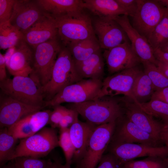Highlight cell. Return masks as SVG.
<instances>
[{"instance_id": "1f68e13d", "label": "cell", "mask_w": 168, "mask_h": 168, "mask_svg": "<svg viewBox=\"0 0 168 168\" xmlns=\"http://www.w3.org/2000/svg\"><path fill=\"white\" fill-rule=\"evenodd\" d=\"M144 72L152 81L155 91L168 87V78L164 75L157 67L149 62H142Z\"/></svg>"}, {"instance_id": "4316f807", "label": "cell", "mask_w": 168, "mask_h": 168, "mask_svg": "<svg viewBox=\"0 0 168 168\" xmlns=\"http://www.w3.org/2000/svg\"><path fill=\"white\" fill-rule=\"evenodd\" d=\"M155 91L154 85L148 75L141 71L133 84L132 93L137 104L147 102Z\"/></svg>"}, {"instance_id": "816d5d0a", "label": "cell", "mask_w": 168, "mask_h": 168, "mask_svg": "<svg viewBox=\"0 0 168 168\" xmlns=\"http://www.w3.org/2000/svg\"><path fill=\"white\" fill-rule=\"evenodd\" d=\"M50 168H58L57 163L55 161L53 162L52 166Z\"/></svg>"}, {"instance_id": "5bb4252c", "label": "cell", "mask_w": 168, "mask_h": 168, "mask_svg": "<svg viewBox=\"0 0 168 168\" xmlns=\"http://www.w3.org/2000/svg\"><path fill=\"white\" fill-rule=\"evenodd\" d=\"M110 152L124 164L134 158L145 156L163 159L168 156V148L166 146L153 147L142 144L114 142Z\"/></svg>"}, {"instance_id": "836d02e7", "label": "cell", "mask_w": 168, "mask_h": 168, "mask_svg": "<svg viewBox=\"0 0 168 168\" xmlns=\"http://www.w3.org/2000/svg\"><path fill=\"white\" fill-rule=\"evenodd\" d=\"M13 160L16 168H50L53 162L50 159L24 156L16 157Z\"/></svg>"}, {"instance_id": "8992f818", "label": "cell", "mask_w": 168, "mask_h": 168, "mask_svg": "<svg viewBox=\"0 0 168 168\" xmlns=\"http://www.w3.org/2000/svg\"><path fill=\"white\" fill-rule=\"evenodd\" d=\"M58 142L56 129L45 127L32 136L20 139L12 160L22 156L43 157L59 146Z\"/></svg>"}, {"instance_id": "d4e9b609", "label": "cell", "mask_w": 168, "mask_h": 168, "mask_svg": "<svg viewBox=\"0 0 168 168\" xmlns=\"http://www.w3.org/2000/svg\"><path fill=\"white\" fill-rule=\"evenodd\" d=\"M103 58L100 49L86 59L75 63L78 74L82 79L102 80L104 72Z\"/></svg>"}, {"instance_id": "603a6c76", "label": "cell", "mask_w": 168, "mask_h": 168, "mask_svg": "<svg viewBox=\"0 0 168 168\" xmlns=\"http://www.w3.org/2000/svg\"><path fill=\"white\" fill-rule=\"evenodd\" d=\"M43 11L54 19L84 10L83 0H36Z\"/></svg>"}, {"instance_id": "9c48e42d", "label": "cell", "mask_w": 168, "mask_h": 168, "mask_svg": "<svg viewBox=\"0 0 168 168\" xmlns=\"http://www.w3.org/2000/svg\"><path fill=\"white\" fill-rule=\"evenodd\" d=\"M116 124L113 122L96 127L83 156L77 162V168H96L112 138Z\"/></svg>"}, {"instance_id": "52a82bcc", "label": "cell", "mask_w": 168, "mask_h": 168, "mask_svg": "<svg viewBox=\"0 0 168 168\" xmlns=\"http://www.w3.org/2000/svg\"><path fill=\"white\" fill-rule=\"evenodd\" d=\"M102 85L101 79H83L64 88L51 99L45 101L43 106L53 107L63 103H79L95 99Z\"/></svg>"}, {"instance_id": "b9f144b4", "label": "cell", "mask_w": 168, "mask_h": 168, "mask_svg": "<svg viewBox=\"0 0 168 168\" xmlns=\"http://www.w3.org/2000/svg\"><path fill=\"white\" fill-rule=\"evenodd\" d=\"M6 66L3 55L0 53V82L2 81L7 77L6 71Z\"/></svg>"}, {"instance_id": "db71d44e", "label": "cell", "mask_w": 168, "mask_h": 168, "mask_svg": "<svg viewBox=\"0 0 168 168\" xmlns=\"http://www.w3.org/2000/svg\"><path fill=\"white\" fill-rule=\"evenodd\" d=\"M164 128H168V122L164 124Z\"/></svg>"}, {"instance_id": "7bdbcfd3", "label": "cell", "mask_w": 168, "mask_h": 168, "mask_svg": "<svg viewBox=\"0 0 168 168\" xmlns=\"http://www.w3.org/2000/svg\"><path fill=\"white\" fill-rule=\"evenodd\" d=\"M154 55L158 61L168 63V53L163 52L159 49H153Z\"/></svg>"}, {"instance_id": "ba28073f", "label": "cell", "mask_w": 168, "mask_h": 168, "mask_svg": "<svg viewBox=\"0 0 168 168\" xmlns=\"http://www.w3.org/2000/svg\"><path fill=\"white\" fill-rule=\"evenodd\" d=\"M138 6L132 17L133 26L148 40L153 31L168 12L158 0H137Z\"/></svg>"}, {"instance_id": "d6986e66", "label": "cell", "mask_w": 168, "mask_h": 168, "mask_svg": "<svg viewBox=\"0 0 168 168\" xmlns=\"http://www.w3.org/2000/svg\"><path fill=\"white\" fill-rule=\"evenodd\" d=\"M122 101L124 104L127 119L158 141L161 139L164 124L154 120L133 101L132 102L124 99Z\"/></svg>"}, {"instance_id": "f6af8a7d", "label": "cell", "mask_w": 168, "mask_h": 168, "mask_svg": "<svg viewBox=\"0 0 168 168\" xmlns=\"http://www.w3.org/2000/svg\"><path fill=\"white\" fill-rule=\"evenodd\" d=\"M156 66L161 72L168 78V66L164 63L158 61Z\"/></svg>"}, {"instance_id": "6da1fadb", "label": "cell", "mask_w": 168, "mask_h": 168, "mask_svg": "<svg viewBox=\"0 0 168 168\" xmlns=\"http://www.w3.org/2000/svg\"><path fill=\"white\" fill-rule=\"evenodd\" d=\"M82 79L77 72L68 48L63 46L54 66L50 79L42 87L45 101L51 99L65 87Z\"/></svg>"}, {"instance_id": "ffe728a7", "label": "cell", "mask_w": 168, "mask_h": 168, "mask_svg": "<svg viewBox=\"0 0 168 168\" xmlns=\"http://www.w3.org/2000/svg\"><path fill=\"white\" fill-rule=\"evenodd\" d=\"M15 47L7 70L13 76H29L32 71L33 49L23 40Z\"/></svg>"}, {"instance_id": "e0dca14e", "label": "cell", "mask_w": 168, "mask_h": 168, "mask_svg": "<svg viewBox=\"0 0 168 168\" xmlns=\"http://www.w3.org/2000/svg\"><path fill=\"white\" fill-rule=\"evenodd\" d=\"M51 111H38L29 114L7 128L9 134L21 139L36 133L48 124Z\"/></svg>"}, {"instance_id": "bcb514c9", "label": "cell", "mask_w": 168, "mask_h": 168, "mask_svg": "<svg viewBox=\"0 0 168 168\" xmlns=\"http://www.w3.org/2000/svg\"><path fill=\"white\" fill-rule=\"evenodd\" d=\"M161 139L166 144V146L168 148V128H163L161 134Z\"/></svg>"}, {"instance_id": "7402d4cb", "label": "cell", "mask_w": 168, "mask_h": 168, "mask_svg": "<svg viewBox=\"0 0 168 168\" xmlns=\"http://www.w3.org/2000/svg\"><path fill=\"white\" fill-rule=\"evenodd\" d=\"M96 126L78 120L69 128L70 137L74 148L72 161L77 162L82 159L90 137Z\"/></svg>"}, {"instance_id": "9a60e30c", "label": "cell", "mask_w": 168, "mask_h": 168, "mask_svg": "<svg viewBox=\"0 0 168 168\" xmlns=\"http://www.w3.org/2000/svg\"><path fill=\"white\" fill-rule=\"evenodd\" d=\"M42 108L26 104L1 92L0 95V128H7L25 116L40 110Z\"/></svg>"}, {"instance_id": "ac0fdd59", "label": "cell", "mask_w": 168, "mask_h": 168, "mask_svg": "<svg viewBox=\"0 0 168 168\" xmlns=\"http://www.w3.org/2000/svg\"><path fill=\"white\" fill-rule=\"evenodd\" d=\"M23 35V40L33 49L40 44L57 38L55 20L45 13Z\"/></svg>"}, {"instance_id": "e575fe53", "label": "cell", "mask_w": 168, "mask_h": 168, "mask_svg": "<svg viewBox=\"0 0 168 168\" xmlns=\"http://www.w3.org/2000/svg\"><path fill=\"white\" fill-rule=\"evenodd\" d=\"M151 157L145 160H131L124 164L123 168H168L163 160Z\"/></svg>"}, {"instance_id": "d6a6232c", "label": "cell", "mask_w": 168, "mask_h": 168, "mask_svg": "<svg viewBox=\"0 0 168 168\" xmlns=\"http://www.w3.org/2000/svg\"><path fill=\"white\" fill-rule=\"evenodd\" d=\"M58 143L64 153L65 164L71 165L72 162L74 148L70 137L69 128L60 129Z\"/></svg>"}, {"instance_id": "5b68a950", "label": "cell", "mask_w": 168, "mask_h": 168, "mask_svg": "<svg viewBox=\"0 0 168 168\" xmlns=\"http://www.w3.org/2000/svg\"><path fill=\"white\" fill-rule=\"evenodd\" d=\"M1 92L26 104L43 107L42 87L29 76H15L0 82Z\"/></svg>"}, {"instance_id": "681fc988", "label": "cell", "mask_w": 168, "mask_h": 168, "mask_svg": "<svg viewBox=\"0 0 168 168\" xmlns=\"http://www.w3.org/2000/svg\"><path fill=\"white\" fill-rule=\"evenodd\" d=\"M158 1L161 5L168 9V0H158Z\"/></svg>"}, {"instance_id": "ab89813d", "label": "cell", "mask_w": 168, "mask_h": 168, "mask_svg": "<svg viewBox=\"0 0 168 168\" xmlns=\"http://www.w3.org/2000/svg\"><path fill=\"white\" fill-rule=\"evenodd\" d=\"M78 114L75 110L68 108L63 119H64L70 126L78 120Z\"/></svg>"}, {"instance_id": "f1b7e54d", "label": "cell", "mask_w": 168, "mask_h": 168, "mask_svg": "<svg viewBox=\"0 0 168 168\" xmlns=\"http://www.w3.org/2000/svg\"><path fill=\"white\" fill-rule=\"evenodd\" d=\"M18 139L9 134L7 128L0 130V163L12 160Z\"/></svg>"}, {"instance_id": "cb8c5ba5", "label": "cell", "mask_w": 168, "mask_h": 168, "mask_svg": "<svg viewBox=\"0 0 168 168\" xmlns=\"http://www.w3.org/2000/svg\"><path fill=\"white\" fill-rule=\"evenodd\" d=\"M84 9L100 18L113 19L118 16H130L129 12L121 6L116 0H84Z\"/></svg>"}, {"instance_id": "7a4b0ae2", "label": "cell", "mask_w": 168, "mask_h": 168, "mask_svg": "<svg viewBox=\"0 0 168 168\" xmlns=\"http://www.w3.org/2000/svg\"><path fill=\"white\" fill-rule=\"evenodd\" d=\"M69 107L77 111L86 122L96 126L116 122L122 115L118 101L114 97L110 96L71 104Z\"/></svg>"}, {"instance_id": "7dc6e473", "label": "cell", "mask_w": 168, "mask_h": 168, "mask_svg": "<svg viewBox=\"0 0 168 168\" xmlns=\"http://www.w3.org/2000/svg\"><path fill=\"white\" fill-rule=\"evenodd\" d=\"M158 49L163 52L168 53V42L161 45Z\"/></svg>"}, {"instance_id": "484cf974", "label": "cell", "mask_w": 168, "mask_h": 168, "mask_svg": "<svg viewBox=\"0 0 168 168\" xmlns=\"http://www.w3.org/2000/svg\"><path fill=\"white\" fill-rule=\"evenodd\" d=\"M66 46L69 50L75 63L86 59L101 49L96 37L72 42Z\"/></svg>"}, {"instance_id": "277c9868", "label": "cell", "mask_w": 168, "mask_h": 168, "mask_svg": "<svg viewBox=\"0 0 168 168\" xmlns=\"http://www.w3.org/2000/svg\"><path fill=\"white\" fill-rule=\"evenodd\" d=\"M63 45L58 38L33 49L32 71L29 76L41 87L50 79L53 68Z\"/></svg>"}, {"instance_id": "11a10c76", "label": "cell", "mask_w": 168, "mask_h": 168, "mask_svg": "<svg viewBox=\"0 0 168 168\" xmlns=\"http://www.w3.org/2000/svg\"><path fill=\"white\" fill-rule=\"evenodd\" d=\"M162 62L164 63L165 64H166L168 66V63L166 62Z\"/></svg>"}, {"instance_id": "4dcf8cb0", "label": "cell", "mask_w": 168, "mask_h": 168, "mask_svg": "<svg viewBox=\"0 0 168 168\" xmlns=\"http://www.w3.org/2000/svg\"><path fill=\"white\" fill-rule=\"evenodd\" d=\"M148 41L153 49L168 42V12L156 27Z\"/></svg>"}, {"instance_id": "d590c367", "label": "cell", "mask_w": 168, "mask_h": 168, "mask_svg": "<svg viewBox=\"0 0 168 168\" xmlns=\"http://www.w3.org/2000/svg\"><path fill=\"white\" fill-rule=\"evenodd\" d=\"M16 0H0V25L9 21Z\"/></svg>"}, {"instance_id": "44dd1931", "label": "cell", "mask_w": 168, "mask_h": 168, "mask_svg": "<svg viewBox=\"0 0 168 168\" xmlns=\"http://www.w3.org/2000/svg\"><path fill=\"white\" fill-rule=\"evenodd\" d=\"M114 142L124 143H138L156 147L159 141L144 131L128 119L118 129Z\"/></svg>"}, {"instance_id": "8fae6325", "label": "cell", "mask_w": 168, "mask_h": 168, "mask_svg": "<svg viewBox=\"0 0 168 168\" xmlns=\"http://www.w3.org/2000/svg\"><path fill=\"white\" fill-rule=\"evenodd\" d=\"M94 30L101 49L107 50L129 40L122 28L114 19H92Z\"/></svg>"}, {"instance_id": "83f0119b", "label": "cell", "mask_w": 168, "mask_h": 168, "mask_svg": "<svg viewBox=\"0 0 168 168\" xmlns=\"http://www.w3.org/2000/svg\"><path fill=\"white\" fill-rule=\"evenodd\" d=\"M23 34L9 21L0 25V48L6 49L15 46L23 40Z\"/></svg>"}, {"instance_id": "30bf717a", "label": "cell", "mask_w": 168, "mask_h": 168, "mask_svg": "<svg viewBox=\"0 0 168 168\" xmlns=\"http://www.w3.org/2000/svg\"><path fill=\"white\" fill-rule=\"evenodd\" d=\"M141 71L137 66L107 77L102 81V87L96 99L104 96L114 97L123 95L135 102L132 89Z\"/></svg>"}, {"instance_id": "60d3db41", "label": "cell", "mask_w": 168, "mask_h": 168, "mask_svg": "<svg viewBox=\"0 0 168 168\" xmlns=\"http://www.w3.org/2000/svg\"><path fill=\"white\" fill-rule=\"evenodd\" d=\"M151 99H156L168 104V87L155 91Z\"/></svg>"}, {"instance_id": "2e32d148", "label": "cell", "mask_w": 168, "mask_h": 168, "mask_svg": "<svg viewBox=\"0 0 168 168\" xmlns=\"http://www.w3.org/2000/svg\"><path fill=\"white\" fill-rule=\"evenodd\" d=\"M128 16L126 15H120L115 17L113 19L124 31L141 62H149L157 66L158 61L154 55L153 49L147 40L133 28Z\"/></svg>"}, {"instance_id": "74e56055", "label": "cell", "mask_w": 168, "mask_h": 168, "mask_svg": "<svg viewBox=\"0 0 168 168\" xmlns=\"http://www.w3.org/2000/svg\"><path fill=\"white\" fill-rule=\"evenodd\" d=\"M54 110L50 113L48 124L50 127L56 128L58 127L60 121L63 117L68 110L67 108L59 105L54 107Z\"/></svg>"}, {"instance_id": "4fadbf2b", "label": "cell", "mask_w": 168, "mask_h": 168, "mask_svg": "<svg viewBox=\"0 0 168 168\" xmlns=\"http://www.w3.org/2000/svg\"><path fill=\"white\" fill-rule=\"evenodd\" d=\"M45 14L36 0H16L9 22L24 35Z\"/></svg>"}, {"instance_id": "7c38bea8", "label": "cell", "mask_w": 168, "mask_h": 168, "mask_svg": "<svg viewBox=\"0 0 168 168\" xmlns=\"http://www.w3.org/2000/svg\"><path fill=\"white\" fill-rule=\"evenodd\" d=\"M108 70L110 74L137 66L141 61L129 41L124 42L110 49L103 54Z\"/></svg>"}, {"instance_id": "ee69618b", "label": "cell", "mask_w": 168, "mask_h": 168, "mask_svg": "<svg viewBox=\"0 0 168 168\" xmlns=\"http://www.w3.org/2000/svg\"><path fill=\"white\" fill-rule=\"evenodd\" d=\"M16 49L15 46L12 47L8 48L5 54L3 55L5 59L6 68H8L11 58L14 53Z\"/></svg>"}, {"instance_id": "f35d334b", "label": "cell", "mask_w": 168, "mask_h": 168, "mask_svg": "<svg viewBox=\"0 0 168 168\" xmlns=\"http://www.w3.org/2000/svg\"><path fill=\"white\" fill-rule=\"evenodd\" d=\"M118 3L127 11L132 16L136 12L138 6L137 0H116Z\"/></svg>"}, {"instance_id": "f5cc1de1", "label": "cell", "mask_w": 168, "mask_h": 168, "mask_svg": "<svg viewBox=\"0 0 168 168\" xmlns=\"http://www.w3.org/2000/svg\"><path fill=\"white\" fill-rule=\"evenodd\" d=\"M163 161L166 166L168 168V158H166L163 159Z\"/></svg>"}, {"instance_id": "8d00e7d4", "label": "cell", "mask_w": 168, "mask_h": 168, "mask_svg": "<svg viewBox=\"0 0 168 168\" xmlns=\"http://www.w3.org/2000/svg\"><path fill=\"white\" fill-rule=\"evenodd\" d=\"M96 168H123L124 164L112 154L103 155Z\"/></svg>"}, {"instance_id": "c3c4849f", "label": "cell", "mask_w": 168, "mask_h": 168, "mask_svg": "<svg viewBox=\"0 0 168 168\" xmlns=\"http://www.w3.org/2000/svg\"><path fill=\"white\" fill-rule=\"evenodd\" d=\"M55 161L57 163L58 168H71L70 165H68L66 164L63 165L58 160H56Z\"/></svg>"}, {"instance_id": "3957f363", "label": "cell", "mask_w": 168, "mask_h": 168, "mask_svg": "<svg viewBox=\"0 0 168 168\" xmlns=\"http://www.w3.org/2000/svg\"><path fill=\"white\" fill-rule=\"evenodd\" d=\"M55 20L58 38L63 46H66L72 42L96 37L92 19L84 10Z\"/></svg>"}, {"instance_id": "f907efd6", "label": "cell", "mask_w": 168, "mask_h": 168, "mask_svg": "<svg viewBox=\"0 0 168 168\" xmlns=\"http://www.w3.org/2000/svg\"><path fill=\"white\" fill-rule=\"evenodd\" d=\"M0 168H16L14 162L12 163L8 164L2 166Z\"/></svg>"}, {"instance_id": "f546056e", "label": "cell", "mask_w": 168, "mask_h": 168, "mask_svg": "<svg viewBox=\"0 0 168 168\" xmlns=\"http://www.w3.org/2000/svg\"><path fill=\"white\" fill-rule=\"evenodd\" d=\"M137 104L148 114L161 118L164 124L168 122V104L158 100L151 99L149 101Z\"/></svg>"}]
</instances>
